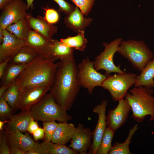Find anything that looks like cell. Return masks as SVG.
<instances>
[{
	"instance_id": "obj_5",
	"label": "cell",
	"mask_w": 154,
	"mask_h": 154,
	"mask_svg": "<svg viewBox=\"0 0 154 154\" xmlns=\"http://www.w3.org/2000/svg\"><path fill=\"white\" fill-rule=\"evenodd\" d=\"M117 52L127 59L134 68L140 71L153 56V52L142 40H122Z\"/></svg>"
},
{
	"instance_id": "obj_34",
	"label": "cell",
	"mask_w": 154,
	"mask_h": 154,
	"mask_svg": "<svg viewBox=\"0 0 154 154\" xmlns=\"http://www.w3.org/2000/svg\"><path fill=\"white\" fill-rule=\"evenodd\" d=\"M45 11V19L49 23L54 24L57 23L59 19V15L58 12L53 8L43 7Z\"/></svg>"
},
{
	"instance_id": "obj_18",
	"label": "cell",
	"mask_w": 154,
	"mask_h": 154,
	"mask_svg": "<svg viewBox=\"0 0 154 154\" xmlns=\"http://www.w3.org/2000/svg\"><path fill=\"white\" fill-rule=\"evenodd\" d=\"M84 16L80 9L76 6L74 10L65 17L64 25L75 33L85 31L86 28L90 25L93 19L90 17L85 18Z\"/></svg>"
},
{
	"instance_id": "obj_37",
	"label": "cell",
	"mask_w": 154,
	"mask_h": 154,
	"mask_svg": "<svg viewBox=\"0 0 154 154\" xmlns=\"http://www.w3.org/2000/svg\"><path fill=\"white\" fill-rule=\"evenodd\" d=\"M27 154H48L41 143L36 141L32 148L27 152Z\"/></svg>"
},
{
	"instance_id": "obj_19",
	"label": "cell",
	"mask_w": 154,
	"mask_h": 154,
	"mask_svg": "<svg viewBox=\"0 0 154 154\" xmlns=\"http://www.w3.org/2000/svg\"><path fill=\"white\" fill-rule=\"evenodd\" d=\"M76 128L72 123L60 122L55 130L51 142L65 145L71 140Z\"/></svg>"
},
{
	"instance_id": "obj_40",
	"label": "cell",
	"mask_w": 154,
	"mask_h": 154,
	"mask_svg": "<svg viewBox=\"0 0 154 154\" xmlns=\"http://www.w3.org/2000/svg\"><path fill=\"white\" fill-rule=\"evenodd\" d=\"M10 154H27V151L18 147L10 146Z\"/></svg>"
},
{
	"instance_id": "obj_42",
	"label": "cell",
	"mask_w": 154,
	"mask_h": 154,
	"mask_svg": "<svg viewBox=\"0 0 154 154\" xmlns=\"http://www.w3.org/2000/svg\"><path fill=\"white\" fill-rule=\"evenodd\" d=\"M13 0H0V9H3Z\"/></svg>"
},
{
	"instance_id": "obj_24",
	"label": "cell",
	"mask_w": 154,
	"mask_h": 154,
	"mask_svg": "<svg viewBox=\"0 0 154 154\" xmlns=\"http://www.w3.org/2000/svg\"><path fill=\"white\" fill-rule=\"evenodd\" d=\"M6 29L19 39L25 40L31 29L26 17L9 25Z\"/></svg>"
},
{
	"instance_id": "obj_8",
	"label": "cell",
	"mask_w": 154,
	"mask_h": 154,
	"mask_svg": "<svg viewBox=\"0 0 154 154\" xmlns=\"http://www.w3.org/2000/svg\"><path fill=\"white\" fill-rule=\"evenodd\" d=\"M77 78L80 86L87 90L90 94L92 93L94 88L101 86L107 76L101 74L94 68L93 61L88 56L83 59L77 66Z\"/></svg>"
},
{
	"instance_id": "obj_32",
	"label": "cell",
	"mask_w": 154,
	"mask_h": 154,
	"mask_svg": "<svg viewBox=\"0 0 154 154\" xmlns=\"http://www.w3.org/2000/svg\"><path fill=\"white\" fill-rule=\"evenodd\" d=\"M80 10L83 14L88 16L96 0H70Z\"/></svg>"
},
{
	"instance_id": "obj_17",
	"label": "cell",
	"mask_w": 154,
	"mask_h": 154,
	"mask_svg": "<svg viewBox=\"0 0 154 154\" xmlns=\"http://www.w3.org/2000/svg\"><path fill=\"white\" fill-rule=\"evenodd\" d=\"M32 118L29 110H21L18 113L13 115L9 122L4 126V130L7 134L19 131L22 133L27 131L29 123Z\"/></svg>"
},
{
	"instance_id": "obj_28",
	"label": "cell",
	"mask_w": 154,
	"mask_h": 154,
	"mask_svg": "<svg viewBox=\"0 0 154 154\" xmlns=\"http://www.w3.org/2000/svg\"><path fill=\"white\" fill-rule=\"evenodd\" d=\"M48 154H78L79 153L65 145L44 141L41 143Z\"/></svg>"
},
{
	"instance_id": "obj_39",
	"label": "cell",
	"mask_w": 154,
	"mask_h": 154,
	"mask_svg": "<svg viewBox=\"0 0 154 154\" xmlns=\"http://www.w3.org/2000/svg\"><path fill=\"white\" fill-rule=\"evenodd\" d=\"M37 121L35 120L33 117L32 118L27 127V131L28 132L32 134L39 127Z\"/></svg>"
},
{
	"instance_id": "obj_41",
	"label": "cell",
	"mask_w": 154,
	"mask_h": 154,
	"mask_svg": "<svg viewBox=\"0 0 154 154\" xmlns=\"http://www.w3.org/2000/svg\"><path fill=\"white\" fill-rule=\"evenodd\" d=\"M12 58H9L0 63V78L3 76L9 61Z\"/></svg>"
},
{
	"instance_id": "obj_12",
	"label": "cell",
	"mask_w": 154,
	"mask_h": 154,
	"mask_svg": "<svg viewBox=\"0 0 154 154\" xmlns=\"http://www.w3.org/2000/svg\"><path fill=\"white\" fill-rule=\"evenodd\" d=\"M4 36L0 45V63L12 58L25 45V41L17 37L6 29L0 30Z\"/></svg>"
},
{
	"instance_id": "obj_10",
	"label": "cell",
	"mask_w": 154,
	"mask_h": 154,
	"mask_svg": "<svg viewBox=\"0 0 154 154\" xmlns=\"http://www.w3.org/2000/svg\"><path fill=\"white\" fill-rule=\"evenodd\" d=\"M50 88L51 87L48 85H42L19 89L17 109L21 110H29L40 101Z\"/></svg>"
},
{
	"instance_id": "obj_33",
	"label": "cell",
	"mask_w": 154,
	"mask_h": 154,
	"mask_svg": "<svg viewBox=\"0 0 154 154\" xmlns=\"http://www.w3.org/2000/svg\"><path fill=\"white\" fill-rule=\"evenodd\" d=\"M14 111L3 97L0 98V117L1 120L9 119Z\"/></svg>"
},
{
	"instance_id": "obj_27",
	"label": "cell",
	"mask_w": 154,
	"mask_h": 154,
	"mask_svg": "<svg viewBox=\"0 0 154 154\" xmlns=\"http://www.w3.org/2000/svg\"><path fill=\"white\" fill-rule=\"evenodd\" d=\"M84 31H81L74 37L68 36L65 38H61L60 41L69 47L84 52L87 46L88 41L85 38Z\"/></svg>"
},
{
	"instance_id": "obj_3",
	"label": "cell",
	"mask_w": 154,
	"mask_h": 154,
	"mask_svg": "<svg viewBox=\"0 0 154 154\" xmlns=\"http://www.w3.org/2000/svg\"><path fill=\"white\" fill-rule=\"evenodd\" d=\"M153 88L144 86L135 87L127 92L125 97L132 111V116L137 122H141L146 116L149 120H154V97Z\"/></svg>"
},
{
	"instance_id": "obj_2",
	"label": "cell",
	"mask_w": 154,
	"mask_h": 154,
	"mask_svg": "<svg viewBox=\"0 0 154 154\" xmlns=\"http://www.w3.org/2000/svg\"><path fill=\"white\" fill-rule=\"evenodd\" d=\"M52 58H45L39 56L26 66L14 83L19 89L39 86L51 87L55 78L60 62H56Z\"/></svg>"
},
{
	"instance_id": "obj_25",
	"label": "cell",
	"mask_w": 154,
	"mask_h": 154,
	"mask_svg": "<svg viewBox=\"0 0 154 154\" xmlns=\"http://www.w3.org/2000/svg\"><path fill=\"white\" fill-rule=\"evenodd\" d=\"M39 56V54L32 48L25 45L11 59L9 63L27 64Z\"/></svg>"
},
{
	"instance_id": "obj_1",
	"label": "cell",
	"mask_w": 154,
	"mask_h": 154,
	"mask_svg": "<svg viewBox=\"0 0 154 154\" xmlns=\"http://www.w3.org/2000/svg\"><path fill=\"white\" fill-rule=\"evenodd\" d=\"M78 71L74 57L61 61L50 90L56 102L66 111L72 107L80 91Z\"/></svg>"
},
{
	"instance_id": "obj_14",
	"label": "cell",
	"mask_w": 154,
	"mask_h": 154,
	"mask_svg": "<svg viewBox=\"0 0 154 154\" xmlns=\"http://www.w3.org/2000/svg\"><path fill=\"white\" fill-rule=\"evenodd\" d=\"M92 132L88 127L79 123L74 132L68 147L80 154H86L92 145Z\"/></svg>"
},
{
	"instance_id": "obj_13",
	"label": "cell",
	"mask_w": 154,
	"mask_h": 154,
	"mask_svg": "<svg viewBox=\"0 0 154 154\" xmlns=\"http://www.w3.org/2000/svg\"><path fill=\"white\" fill-rule=\"evenodd\" d=\"M116 108L110 110L106 116L107 126L115 131L121 127L127 121L131 110L127 100L121 99L118 101Z\"/></svg>"
},
{
	"instance_id": "obj_45",
	"label": "cell",
	"mask_w": 154,
	"mask_h": 154,
	"mask_svg": "<svg viewBox=\"0 0 154 154\" xmlns=\"http://www.w3.org/2000/svg\"><path fill=\"white\" fill-rule=\"evenodd\" d=\"M27 4V9L28 10L30 8L33 7V2L34 0H26Z\"/></svg>"
},
{
	"instance_id": "obj_35",
	"label": "cell",
	"mask_w": 154,
	"mask_h": 154,
	"mask_svg": "<svg viewBox=\"0 0 154 154\" xmlns=\"http://www.w3.org/2000/svg\"><path fill=\"white\" fill-rule=\"evenodd\" d=\"M59 6L58 9L60 12H62L66 15H69L75 9V7L64 0H52Z\"/></svg>"
},
{
	"instance_id": "obj_31",
	"label": "cell",
	"mask_w": 154,
	"mask_h": 154,
	"mask_svg": "<svg viewBox=\"0 0 154 154\" xmlns=\"http://www.w3.org/2000/svg\"><path fill=\"white\" fill-rule=\"evenodd\" d=\"M59 123L55 121L43 122V128L44 131V141H51L55 130Z\"/></svg>"
},
{
	"instance_id": "obj_43",
	"label": "cell",
	"mask_w": 154,
	"mask_h": 154,
	"mask_svg": "<svg viewBox=\"0 0 154 154\" xmlns=\"http://www.w3.org/2000/svg\"><path fill=\"white\" fill-rule=\"evenodd\" d=\"M10 85H1L0 88V98L2 97Z\"/></svg>"
},
{
	"instance_id": "obj_29",
	"label": "cell",
	"mask_w": 154,
	"mask_h": 154,
	"mask_svg": "<svg viewBox=\"0 0 154 154\" xmlns=\"http://www.w3.org/2000/svg\"><path fill=\"white\" fill-rule=\"evenodd\" d=\"M19 94V89L14 82L9 87L2 96L14 112L18 109Z\"/></svg>"
},
{
	"instance_id": "obj_30",
	"label": "cell",
	"mask_w": 154,
	"mask_h": 154,
	"mask_svg": "<svg viewBox=\"0 0 154 154\" xmlns=\"http://www.w3.org/2000/svg\"><path fill=\"white\" fill-rule=\"evenodd\" d=\"M115 131L106 127L103 133L100 145L96 154H108L112 146V141Z\"/></svg>"
},
{
	"instance_id": "obj_21",
	"label": "cell",
	"mask_w": 154,
	"mask_h": 154,
	"mask_svg": "<svg viewBox=\"0 0 154 154\" xmlns=\"http://www.w3.org/2000/svg\"><path fill=\"white\" fill-rule=\"evenodd\" d=\"M134 85L135 87L154 88V58L137 75Z\"/></svg>"
},
{
	"instance_id": "obj_23",
	"label": "cell",
	"mask_w": 154,
	"mask_h": 154,
	"mask_svg": "<svg viewBox=\"0 0 154 154\" xmlns=\"http://www.w3.org/2000/svg\"><path fill=\"white\" fill-rule=\"evenodd\" d=\"M27 64L8 63L0 78L1 85H11L14 83Z\"/></svg>"
},
{
	"instance_id": "obj_26",
	"label": "cell",
	"mask_w": 154,
	"mask_h": 154,
	"mask_svg": "<svg viewBox=\"0 0 154 154\" xmlns=\"http://www.w3.org/2000/svg\"><path fill=\"white\" fill-rule=\"evenodd\" d=\"M137 124L135 125L132 128L130 129L127 138L123 143L116 142L112 146L109 154H132L129 149V145L131 141L133 135L138 129Z\"/></svg>"
},
{
	"instance_id": "obj_38",
	"label": "cell",
	"mask_w": 154,
	"mask_h": 154,
	"mask_svg": "<svg viewBox=\"0 0 154 154\" xmlns=\"http://www.w3.org/2000/svg\"><path fill=\"white\" fill-rule=\"evenodd\" d=\"M33 139L35 141H37L39 140L42 139L44 137V131L43 128L39 127L33 133Z\"/></svg>"
},
{
	"instance_id": "obj_36",
	"label": "cell",
	"mask_w": 154,
	"mask_h": 154,
	"mask_svg": "<svg viewBox=\"0 0 154 154\" xmlns=\"http://www.w3.org/2000/svg\"><path fill=\"white\" fill-rule=\"evenodd\" d=\"M7 134L4 129L0 133V154H10L9 146L7 139Z\"/></svg>"
},
{
	"instance_id": "obj_4",
	"label": "cell",
	"mask_w": 154,
	"mask_h": 154,
	"mask_svg": "<svg viewBox=\"0 0 154 154\" xmlns=\"http://www.w3.org/2000/svg\"><path fill=\"white\" fill-rule=\"evenodd\" d=\"M29 110L35 120L42 122L56 120L68 122L72 118L56 102L50 92Z\"/></svg>"
},
{
	"instance_id": "obj_6",
	"label": "cell",
	"mask_w": 154,
	"mask_h": 154,
	"mask_svg": "<svg viewBox=\"0 0 154 154\" xmlns=\"http://www.w3.org/2000/svg\"><path fill=\"white\" fill-rule=\"evenodd\" d=\"M137 75L125 72L109 75L101 87L108 91L113 101H118L125 97L128 89L134 85Z\"/></svg>"
},
{
	"instance_id": "obj_44",
	"label": "cell",
	"mask_w": 154,
	"mask_h": 154,
	"mask_svg": "<svg viewBox=\"0 0 154 154\" xmlns=\"http://www.w3.org/2000/svg\"><path fill=\"white\" fill-rule=\"evenodd\" d=\"M8 122L9 120H0V131H2L4 129L5 124Z\"/></svg>"
},
{
	"instance_id": "obj_16",
	"label": "cell",
	"mask_w": 154,
	"mask_h": 154,
	"mask_svg": "<svg viewBox=\"0 0 154 154\" xmlns=\"http://www.w3.org/2000/svg\"><path fill=\"white\" fill-rule=\"evenodd\" d=\"M25 45L34 50L39 56L45 58L52 57L51 42L35 31H30L25 40Z\"/></svg>"
},
{
	"instance_id": "obj_22",
	"label": "cell",
	"mask_w": 154,
	"mask_h": 154,
	"mask_svg": "<svg viewBox=\"0 0 154 154\" xmlns=\"http://www.w3.org/2000/svg\"><path fill=\"white\" fill-rule=\"evenodd\" d=\"M52 57L61 61L74 57V48L60 41L52 39L51 42Z\"/></svg>"
},
{
	"instance_id": "obj_9",
	"label": "cell",
	"mask_w": 154,
	"mask_h": 154,
	"mask_svg": "<svg viewBox=\"0 0 154 154\" xmlns=\"http://www.w3.org/2000/svg\"><path fill=\"white\" fill-rule=\"evenodd\" d=\"M0 17V30L26 17L27 4L23 0H13L3 9Z\"/></svg>"
},
{
	"instance_id": "obj_20",
	"label": "cell",
	"mask_w": 154,
	"mask_h": 154,
	"mask_svg": "<svg viewBox=\"0 0 154 154\" xmlns=\"http://www.w3.org/2000/svg\"><path fill=\"white\" fill-rule=\"evenodd\" d=\"M7 139L10 146H15L28 151L33 147L35 143L29 134L17 131L7 134Z\"/></svg>"
},
{
	"instance_id": "obj_11",
	"label": "cell",
	"mask_w": 154,
	"mask_h": 154,
	"mask_svg": "<svg viewBox=\"0 0 154 154\" xmlns=\"http://www.w3.org/2000/svg\"><path fill=\"white\" fill-rule=\"evenodd\" d=\"M107 104L108 100H104L93 109V111L98 114V119L95 128L92 131L93 141L88 154H96L100 145L107 126L106 112Z\"/></svg>"
},
{
	"instance_id": "obj_15",
	"label": "cell",
	"mask_w": 154,
	"mask_h": 154,
	"mask_svg": "<svg viewBox=\"0 0 154 154\" xmlns=\"http://www.w3.org/2000/svg\"><path fill=\"white\" fill-rule=\"evenodd\" d=\"M31 29L40 34L47 40L51 41L52 37L58 31V27L48 23L44 17L38 15L36 17L28 13L26 17Z\"/></svg>"
},
{
	"instance_id": "obj_7",
	"label": "cell",
	"mask_w": 154,
	"mask_h": 154,
	"mask_svg": "<svg viewBox=\"0 0 154 154\" xmlns=\"http://www.w3.org/2000/svg\"><path fill=\"white\" fill-rule=\"evenodd\" d=\"M122 40V38H119L109 43L103 42L102 45L104 47V51L97 56L93 61L94 67L96 70H104L105 75L107 76L112 72H125L121 70L120 65L117 66L114 64L113 60L115 54L117 52Z\"/></svg>"
}]
</instances>
